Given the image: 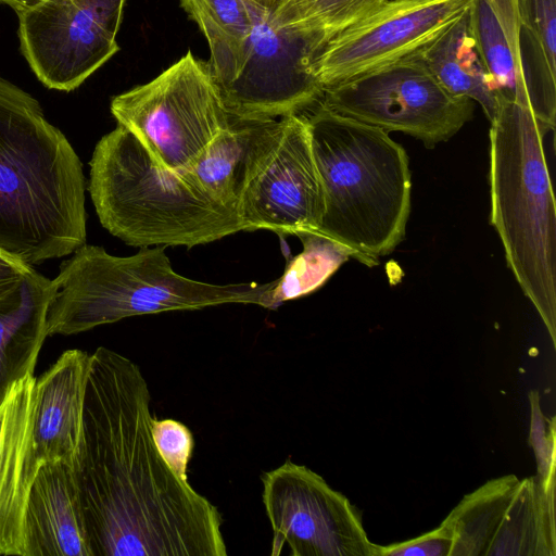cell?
<instances>
[{"instance_id": "cell-12", "label": "cell", "mask_w": 556, "mask_h": 556, "mask_svg": "<svg viewBox=\"0 0 556 556\" xmlns=\"http://www.w3.org/2000/svg\"><path fill=\"white\" fill-rule=\"evenodd\" d=\"M126 0H42L17 13L21 51L49 89L72 91L117 51Z\"/></svg>"}, {"instance_id": "cell-26", "label": "cell", "mask_w": 556, "mask_h": 556, "mask_svg": "<svg viewBox=\"0 0 556 556\" xmlns=\"http://www.w3.org/2000/svg\"><path fill=\"white\" fill-rule=\"evenodd\" d=\"M150 429L163 459L180 479L188 481V464L194 447L190 429L180 421L154 417L151 418Z\"/></svg>"}, {"instance_id": "cell-19", "label": "cell", "mask_w": 556, "mask_h": 556, "mask_svg": "<svg viewBox=\"0 0 556 556\" xmlns=\"http://www.w3.org/2000/svg\"><path fill=\"white\" fill-rule=\"evenodd\" d=\"M277 119H241L229 125L205 148L187 172L215 201L237 212L247 178L278 128Z\"/></svg>"}, {"instance_id": "cell-1", "label": "cell", "mask_w": 556, "mask_h": 556, "mask_svg": "<svg viewBox=\"0 0 556 556\" xmlns=\"http://www.w3.org/2000/svg\"><path fill=\"white\" fill-rule=\"evenodd\" d=\"M150 404L136 363L103 346L91 354L75 473L92 555H227L217 507L159 453Z\"/></svg>"}, {"instance_id": "cell-2", "label": "cell", "mask_w": 556, "mask_h": 556, "mask_svg": "<svg viewBox=\"0 0 556 556\" xmlns=\"http://www.w3.org/2000/svg\"><path fill=\"white\" fill-rule=\"evenodd\" d=\"M85 177L39 102L0 77V251L31 266L86 243Z\"/></svg>"}, {"instance_id": "cell-5", "label": "cell", "mask_w": 556, "mask_h": 556, "mask_svg": "<svg viewBox=\"0 0 556 556\" xmlns=\"http://www.w3.org/2000/svg\"><path fill=\"white\" fill-rule=\"evenodd\" d=\"M164 248L142 247L130 256L86 243L76 249L52 280L47 334H75L131 316L231 303L270 307L277 279L230 285L193 280L173 269Z\"/></svg>"}, {"instance_id": "cell-6", "label": "cell", "mask_w": 556, "mask_h": 556, "mask_svg": "<svg viewBox=\"0 0 556 556\" xmlns=\"http://www.w3.org/2000/svg\"><path fill=\"white\" fill-rule=\"evenodd\" d=\"M490 123L491 224L555 346L556 210L543 149L546 129L530 105L503 98Z\"/></svg>"}, {"instance_id": "cell-23", "label": "cell", "mask_w": 556, "mask_h": 556, "mask_svg": "<svg viewBox=\"0 0 556 556\" xmlns=\"http://www.w3.org/2000/svg\"><path fill=\"white\" fill-rule=\"evenodd\" d=\"M179 3L205 36L210 62L241 45L253 27L258 8L249 0H179Z\"/></svg>"}, {"instance_id": "cell-3", "label": "cell", "mask_w": 556, "mask_h": 556, "mask_svg": "<svg viewBox=\"0 0 556 556\" xmlns=\"http://www.w3.org/2000/svg\"><path fill=\"white\" fill-rule=\"evenodd\" d=\"M308 110L302 114L324 199L317 231L376 265L405 236L412 190L407 153L389 132L319 101Z\"/></svg>"}, {"instance_id": "cell-14", "label": "cell", "mask_w": 556, "mask_h": 556, "mask_svg": "<svg viewBox=\"0 0 556 556\" xmlns=\"http://www.w3.org/2000/svg\"><path fill=\"white\" fill-rule=\"evenodd\" d=\"M470 0H387L332 37L314 71L326 89L396 62L422 48L456 21Z\"/></svg>"}, {"instance_id": "cell-30", "label": "cell", "mask_w": 556, "mask_h": 556, "mask_svg": "<svg viewBox=\"0 0 556 556\" xmlns=\"http://www.w3.org/2000/svg\"><path fill=\"white\" fill-rule=\"evenodd\" d=\"M269 15L277 14L283 7L292 0H249Z\"/></svg>"}, {"instance_id": "cell-25", "label": "cell", "mask_w": 556, "mask_h": 556, "mask_svg": "<svg viewBox=\"0 0 556 556\" xmlns=\"http://www.w3.org/2000/svg\"><path fill=\"white\" fill-rule=\"evenodd\" d=\"M387 0H292L274 17L281 24L317 29L330 40Z\"/></svg>"}, {"instance_id": "cell-16", "label": "cell", "mask_w": 556, "mask_h": 556, "mask_svg": "<svg viewBox=\"0 0 556 556\" xmlns=\"http://www.w3.org/2000/svg\"><path fill=\"white\" fill-rule=\"evenodd\" d=\"M90 356L67 350L36 378L33 442L39 465L60 462L74 470L78 465Z\"/></svg>"}, {"instance_id": "cell-18", "label": "cell", "mask_w": 556, "mask_h": 556, "mask_svg": "<svg viewBox=\"0 0 556 556\" xmlns=\"http://www.w3.org/2000/svg\"><path fill=\"white\" fill-rule=\"evenodd\" d=\"M52 280L31 267L0 294V402L17 380L34 374L47 334Z\"/></svg>"}, {"instance_id": "cell-8", "label": "cell", "mask_w": 556, "mask_h": 556, "mask_svg": "<svg viewBox=\"0 0 556 556\" xmlns=\"http://www.w3.org/2000/svg\"><path fill=\"white\" fill-rule=\"evenodd\" d=\"M111 113L162 166L189 169L230 123L208 63L188 51L147 84L114 97Z\"/></svg>"}, {"instance_id": "cell-4", "label": "cell", "mask_w": 556, "mask_h": 556, "mask_svg": "<svg viewBox=\"0 0 556 556\" xmlns=\"http://www.w3.org/2000/svg\"><path fill=\"white\" fill-rule=\"evenodd\" d=\"M88 190L101 225L129 245L192 248L244 230L236 211L160 165L118 124L94 148Z\"/></svg>"}, {"instance_id": "cell-13", "label": "cell", "mask_w": 556, "mask_h": 556, "mask_svg": "<svg viewBox=\"0 0 556 556\" xmlns=\"http://www.w3.org/2000/svg\"><path fill=\"white\" fill-rule=\"evenodd\" d=\"M323 190L303 114L279 118L241 191L237 214L245 231L278 235L318 230Z\"/></svg>"}, {"instance_id": "cell-27", "label": "cell", "mask_w": 556, "mask_h": 556, "mask_svg": "<svg viewBox=\"0 0 556 556\" xmlns=\"http://www.w3.org/2000/svg\"><path fill=\"white\" fill-rule=\"evenodd\" d=\"M531 405L530 444L533 447L538 476L547 483L555 482V418H546L540 405V394L531 391L529 394Z\"/></svg>"}, {"instance_id": "cell-9", "label": "cell", "mask_w": 556, "mask_h": 556, "mask_svg": "<svg viewBox=\"0 0 556 556\" xmlns=\"http://www.w3.org/2000/svg\"><path fill=\"white\" fill-rule=\"evenodd\" d=\"M328 109L380 128L402 131L433 148L473 114V101L446 91L418 52L324 89Z\"/></svg>"}, {"instance_id": "cell-24", "label": "cell", "mask_w": 556, "mask_h": 556, "mask_svg": "<svg viewBox=\"0 0 556 556\" xmlns=\"http://www.w3.org/2000/svg\"><path fill=\"white\" fill-rule=\"evenodd\" d=\"M523 72L556 77V0H519Z\"/></svg>"}, {"instance_id": "cell-10", "label": "cell", "mask_w": 556, "mask_h": 556, "mask_svg": "<svg viewBox=\"0 0 556 556\" xmlns=\"http://www.w3.org/2000/svg\"><path fill=\"white\" fill-rule=\"evenodd\" d=\"M555 486L506 475L466 494L441 522L450 556H555Z\"/></svg>"}, {"instance_id": "cell-17", "label": "cell", "mask_w": 556, "mask_h": 556, "mask_svg": "<svg viewBox=\"0 0 556 556\" xmlns=\"http://www.w3.org/2000/svg\"><path fill=\"white\" fill-rule=\"evenodd\" d=\"M25 556H93L75 470L39 466L25 513Z\"/></svg>"}, {"instance_id": "cell-28", "label": "cell", "mask_w": 556, "mask_h": 556, "mask_svg": "<svg viewBox=\"0 0 556 556\" xmlns=\"http://www.w3.org/2000/svg\"><path fill=\"white\" fill-rule=\"evenodd\" d=\"M452 538L440 523L416 538L389 545H376V556H450Z\"/></svg>"}, {"instance_id": "cell-22", "label": "cell", "mask_w": 556, "mask_h": 556, "mask_svg": "<svg viewBox=\"0 0 556 556\" xmlns=\"http://www.w3.org/2000/svg\"><path fill=\"white\" fill-rule=\"evenodd\" d=\"M295 235L303 243V251L289 262L277 279L269 309L315 291L350 257L362 262L355 251L316 230Z\"/></svg>"}, {"instance_id": "cell-21", "label": "cell", "mask_w": 556, "mask_h": 556, "mask_svg": "<svg viewBox=\"0 0 556 556\" xmlns=\"http://www.w3.org/2000/svg\"><path fill=\"white\" fill-rule=\"evenodd\" d=\"M468 8L417 52L446 91L478 102L491 122L502 98L493 88L477 52L470 31Z\"/></svg>"}, {"instance_id": "cell-11", "label": "cell", "mask_w": 556, "mask_h": 556, "mask_svg": "<svg viewBox=\"0 0 556 556\" xmlns=\"http://www.w3.org/2000/svg\"><path fill=\"white\" fill-rule=\"evenodd\" d=\"M261 480L273 556H376L359 509L317 472L287 460Z\"/></svg>"}, {"instance_id": "cell-29", "label": "cell", "mask_w": 556, "mask_h": 556, "mask_svg": "<svg viewBox=\"0 0 556 556\" xmlns=\"http://www.w3.org/2000/svg\"><path fill=\"white\" fill-rule=\"evenodd\" d=\"M30 267L0 251V294L7 292Z\"/></svg>"}, {"instance_id": "cell-20", "label": "cell", "mask_w": 556, "mask_h": 556, "mask_svg": "<svg viewBox=\"0 0 556 556\" xmlns=\"http://www.w3.org/2000/svg\"><path fill=\"white\" fill-rule=\"evenodd\" d=\"M468 13L475 46L493 88L503 99L530 105L520 49L519 0H470Z\"/></svg>"}, {"instance_id": "cell-31", "label": "cell", "mask_w": 556, "mask_h": 556, "mask_svg": "<svg viewBox=\"0 0 556 556\" xmlns=\"http://www.w3.org/2000/svg\"><path fill=\"white\" fill-rule=\"evenodd\" d=\"M42 0H0V3L9 5L17 14L22 11H25V10H28V9L35 7L36 4H38Z\"/></svg>"}, {"instance_id": "cell-7", "label": "cell", "mask_w": 556, "mask_h": 556, "mask_svg": "<svg viewBox=\"0 0 556 556\" xmlns=\"http://www.w3.org/2000/svg\"><path fill=\"white\" fill-rule=\"evenodd\" d=\"M324 33L281 24L257 8L241 45L208 62L228 114L241 119H277L302 114L323 96L314 64L328 42Z\"/></svg>"}, {"instance_id": "cell-15", "label": "cell", "mask_w": 556, "mask_h": 556, "mask_svg": "<svg viewBox=\"0 0 556 556\" xmlns=\"http://www.w3.org/2000/svg\"><path fill=\"white\" fill-rule=\"evenodd\" d=\"M34 374L15 381L0 402V555L25 556V513L39 464L33 442Z\"/></svg>"}]
</instances>
